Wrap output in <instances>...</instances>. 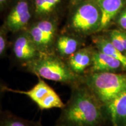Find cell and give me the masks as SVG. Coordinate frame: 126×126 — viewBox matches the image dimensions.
<instances>
[{
    "instance_id": "1",
    "label": "cell",
    "mask_w": 126,
    "mask_h": 126,
    "mask_svg": "<svg viewBox=\"0 0 126 126\" xmlns=\"http://www.w3.org/2000/svg\"><path fill=\"white\" fill-rule=\"evenodd\" d=\"M70 89V96L54 126H105V106L92 91L81 81Z\"/></svg>"
},
{
    "instance_id": "18",
    "label": "cell",
    "mask_w": 126,
    "mask_h": 126,
    "mask_svg": "<svg viewBox=\"0 0 126 126\" xmlns=\"http://www.w3.org/2000/svg\"><path fill=\"white\" fill-rule=\"evenodd\" d=\"M110 41L113 44V45L117 49L119 50L120 51H121L122 53H123L125 51L122 40H121L119 34H118L117 30H114V31L111 32V33H110Z\"/></svg>"
},
{
    "instance_id": "4",
    "label": "cell",
    "mask_w": 126,
    "mask_h": 126,
    "mask_svg": "<svg viewBox=\"0 0 126 126\" xmlns=\"http://www.w3.org/2000/svg\"><path fill=\"white\" fill-rule=\"evenodd\" d=\"M38 81L32 88L27 91L12 89L5 85L4 89L5 92H11L25 95L32 100L40 110H49L51 109H60L64 106L65 103L54 89L44 81L37 77Z\"/></svg>"
},
{
    "instance_id": "14",
    "label": "cell",
    "mask_w": 126,
    "mask_h": 126,
    "mask_svg": "<svg viewBox=\"0 0 126 126\" xmlns=\"http://www.w3.org/2000/svg\"><path fill=\"white\" fill-rule=\"evenodd\" d=\"M39 122L19 117L7 110L0 111V126H38Z\"/></svg>"
},
{
    "instance_id": "23",
    "label": "cell",
    "mask_w": 126,
    "mask_h": 126,
    "mask_svg": "<svg viewBox=\"0 0 126 126\" xmlns=\"http://www.w3.org/2000/svg\"><path fill=\"white\" fill-rule=\"evenodd\" d=\"M38 126H44L43 124H42V122H39V124H38Z\"/></svg>"
},
{
    "instance_id": "6",
    "label": "cell",
    "mask_w": 126,
    "mask_h": 126,
    "mask_svg": "<svg viewBox=\"0 0 126 126\" xmlns=\"http://www.w3.org/2000/svg\"><path fill=\"white\" fill-rule=\"evenodd\" d=\"M100 17V12L96 3L86 2L75 10L71 19V25L77 31L88 32L99 28Z\"/></svg>"
},
{
    "instance_id": "8",
    "label": "cell",
    "mask_w": 126,
    "mask_h": 126,
    "mask_svg": "<svg viewBox=\"0 0 126 126\" xmlns=\"http://www.w3.org/2000/svg\"><path fill=\"white\" fill-rule=\"evenodd\" d=\"M12 57L23 67L39 57L42 53L28 33L22 34L14 40L12 46Z\"/></svg>"
},
{
    "instance_id": "7",
    "label": "cell",
    "mask_w": 126,
    "mask_h": 126,
    "mask_svg": "<svg viewBox=\"0 0 126 126\" xmlns=\"http://www.w3.org/2000/svg\"><path fill=\"white\" fill-rule=\"evenodd\" d=\"M31 17L28 0H19L6 15L2 26L7 32H16L27 26Z\"/></svg>"
},
{
    "instance_id": "20",
    "label": "cell",
    "mask_w": 126,
    "mask_h": 126,
    "mask_svg": "<svg viewBox=\"0 0 126 126\" xmlns=\"http://www.w3.org/2000/svg\"><path fill=\"white\" fill-rule=\"evenodd\" d=\"M119 23L122 28H123L124 29H126V11H124L120 17Z\"/></svg>"
},
{
    "instance_id": "17",
    "label": "cell",
    "mask_w": 126,
    "mask_h": 126,
    "mask_svg": "<svg viewBox=\"0 0 126 126\" xmlns=\"http://www.w3.org/2000/svg\"><path fill=\"white\" fill-rule=\"evenodd\" d=\"M6 32H7L3 28L2 25L0 26V59L5 56L8 47Z\"/></svg>"
},
{
    "instance_id": "2",
    "label": "cell",
    "mask_w": 126,
    "mask_h": 126,
    "mask_svg": "<svg viewBox=\"0 0 126 126\" xmlns=\"http://www.w3.org/2000/svg\"><path fill=\"white\" fill-rule=\"evenodd\" d=\"M27 71L37 77L67 85L70 87L79 83L82 77L75 74L65 60L54 53H42L24 67Z\"/></svg>"
},
{
    "instance_id": "24",
    "label": "cell",
    "mask_w": 126,
    "mask_h": 126,
    "mask_svg": "<svg viewBox=\"0 0 126 126\" xmlns=\"http://www.w3.org/2000/svg\"><path fill=\"white\" fill-rule=\"evenodd\" d=\"M73 2H74V1H79V0H72Z\"/></svg>"
},
{
    "instance_id": "15",
    "label": "cell",
    "mask_w": 126,
    "mask_h": 126,
    "mask_svg": "<svg viewBox=\"0 0 126 126\" xmlns=\"http://www.w3.org/2000/svg\"><path fill=\"white\" fill-rule=\"evenodd\" d=\"M97 50L118 60L126 68V56L115 47L108 39L99 37L94 40Z\"/></svg>"
},
{
    "instance_id": "10",
    "label": "cell",
    "mask_w": 126,
    "mask_h": 126,
    "mask_svg": "<svg viewBox=\"0 0 126 126\" xmlns=\"http://www.w3.org/2000/svg\"><path fill=\"white\" fill-rule=\"evenodd\" d=\"M93 51L88 48H80L65 60L75 74L82 77V74L92 65Z\"/></svg>"
},
{
    "instance_id": "3",
    "label": "cell",
    "mask_w": 126,
    "mask_h": 126,
    "mask_svg": "<svg viewBox=\"0 0 126 126\" xmlns=\"http://www.w3.org/2000/svg\"><path fill=\"white\" fill-rule=\"evenodd\" d=\"M81 82L104 105L126 90V74L89 73L82 76Z\"/></svg>"
},
{
    "instance_id": "11",
    "label": "cell",
    "mask_w": 126,
    "mask_h": 126,
    "mask_svg": "<svg viewBox=\"0 0 126 126\" xmlns=\"http://www.w3.org/2000/svg\"><path fill=\"white\" fill-rule=\"evenodd\" d=\"M122 65L118 60L97 50L93 51L92 65L89 71L90 73L112 72Z\"/></svg>"
},
{
    "instance_id": "9",
    "label": "cell",
    "mask_w": 126,
    "mask_h": 126,
    "mask_svg": "<svg viewBox=\"0 0 126 126\" xmlns=\"http://www.w3.org/2000/svg\"><path fill=\"white\" fill-rule=\"evenodd\" d=\"M112 126H126V90L105 105Z\"/></svg>"
},
{
    "instance_id": "16",
    "label": "cell",
    "mask_w": 126,
    "mask_h": 126,
    "mask_svg": "<svg viewBox=\"0 0 126 126\" xmlns=\"http://www.w3.org/2000/svg\"><path fill=\"white\" fill-rule=\"evenodd\" d=\"M63 0H34V11L39 17H45L52 13Z\"/></svg>"
},
{
    "instance_id": "22",
    "label": "cell",
    "mask_w": 126,
    "mask_h": 126,
    "mask_svg": "<svg viewBox=\"0 0 126 126\" xmlns=\"http://www.w3.org/2000/svg\"><path fill=\"white\" fill-rule=\"evenodd\" d=\"M10 0H0V12L4 11Z\"/></svg>"
},
{
    "instance_id": "21",
    "label": "cell",
    "mask_w": 126,
    "mask_h": 126,
    "mask_svg": "<svg viewBox=\"0 0 126 126\" xmlns=\"http://www.w3.org/2000/svg\"><path fill=\"white\" fill-rule=\"evenodd\" d=\"M118 34H119L120 38L121 40H122L123 45L124 48V50L126 51V33L123 32H121L117 30Z\"/></svg>"
},
{
    "instance_id": "13",
    "label": "cell",
    "mask_w": 126,
    "mask_h": 126,
    "mask_svg": "<svg viewBox=\"0 0 126 126\" xmlns=\"http://www.w3.org/2000/svg\"><path fill=\"white\" fill-rule=\"evenodd\" d=\"M79 42L74 37L63 35L56 40L54 47V53L66 60L78 51L79 48Z\"/></svg>"
},
{
    "instance_id": "12",
    "label": "cell",
    "mask_w": 126,
    "mask_h": 126,
    "mask_svg": "<svg viewBox=\"0 0 126 126\" xmlns=\"http://www.w3.org/2000/svg\"><path fill=\"white\" fill-rule=\"evenodd\" d=\"M100 12L99 29L106 28L120 11L124 4V0H95Z\"/></svg>"
},
{
    "instance_id": "5",
    "label": "cell",
    "mask_w": 126,
    "mask_h": 126,
    "mask_svg": "<svg viewBox=\"0 0 126 126\" xmlns=\"http://www.w3.org/2000/svg\"><path fill=\"white\" fill-rule=\"evenodd\" d=\"M57 22L52 19L40 20L32 25L27 33L41 53H54Z\"/></svg>"
},
{
    "instance_id": "19",
    "label": "cell",
    "mask_w": 126,
    "mask_h": 126,
    "mask_svg": "<svg viewBox=\"0 0 126 126\" xmlns=\"http://www.w3.org/2000/svg\"><path fill=\"white\" fill-rule=\"evenodd\" d=\"M5 84H4L2 82H1L0 81V111H2L3 110L2 108V100L3 99H4V94H5V92L4 87V85Z\"/></svg>"
}]
</instances>
